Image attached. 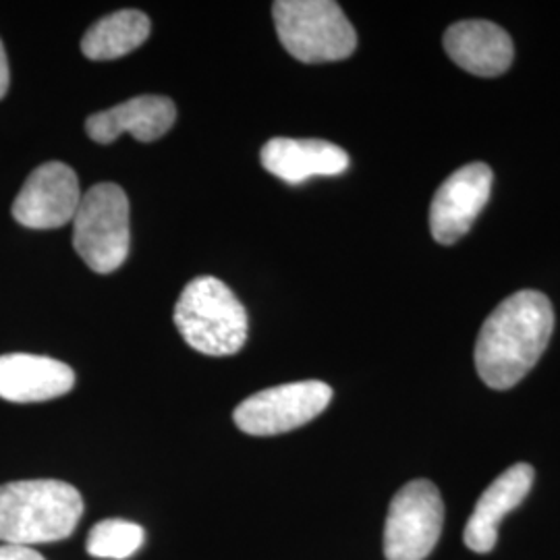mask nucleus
<instances>
[{
  "label": "nucleus",
  "mask_w": 560,
  "mask_h": 560,
  "mask_svg": "<svg viewBox=\"0 0 560 560\" xmlns=\"http://www.w3.org/2000/svg\"><path fill=\"white\" fill-rule=\"evenodd\" d=\"M494 173L483 162L465 164L442 183L430 208V231L441 245L467 235L492 194Z\"/></svg>",
  "instance_id": "nucleus-9"
},
{
  "label": "nucleus",
  "mask_w": 560,
  "mask_h": 560,
  "mask_svg": "<svg viewBox=\"0 0 560 560\" xmlns=\"http://www.w3.org/2000/svg\"><path fill=\"white\" fill-rule=\"evenodd\" d=\"M444 50L455 65L478 78H499L515 57L511 36L492 21H459L444 34Z\"/></svg>",
  "instance_id": "nucleus-10"
},
{
  "label": "nucleus",
  "mask_w": 560,
  "mask_h": 560,
  "mask_svg": "<svg viewBox=\"0 0 560 560\" xmlns=\"http://www.w3.org/2000/svg\"><path fill=\"white\" fill-rule=\"evenodd\" d=\"M150 18L136 9L117 11L96 21L81 40V52L92 60H115L133 52L148 40Z\"/></svg>",
  "instance_id": "nucleus-15"
},
{
  "label": "nucleus",
  "mask_w": 560,
  "mask_h": 560,
  "mask_svg": "<svg viewBox=\"0 0 560 560\" xmlns=\"http://www.w3.org/2000/svg\"><path fill=\"white\" fill-rule=\"evenodd\" d=\"M0 560H46L36 550L27 548V546H13V544H4L0 546Z\"/></svg>",
  "instance_id": "nucleus-17"
},
{
  "label": "nucleus",
  "mask_w": 560,
  "mask_h": 560,
  "mask_svg": "<svg viewBox=\"0 0 560 560\" xmlns=\"http://www.w3.org/2000/svg\"><path fill=\"white\" fill-rule=\"evenodd\" d=\"M83 515L78 488L60 480L0 486V541L34 546L67 540Z\"/></svg>",
  "instance_id": "nucleus-2"
},
{
  "label": "nucleus",
  "mask_w": 560,
  "mask_h": 560,
  "mask_svg": "<svg viewBox=\"0 0 560 560\" xmlns=\"http://www.w3.org/2000/svg\"><path fill=\"white\" fill-rule=\"evenodd\" d=\"M177 120V106L166 96H138L85 120L88 136L98 143H113L120 133L138 141H154L171 131Z\"/></svg>",
  "instance_id": "nucleus-14"
},
{
  "label": "nucleus",
  "mask_w": 560,
  "mask_h": 560,
  "mask_svg": "<svg viewBox=\"0 0 560 560\" xmlns=\"http://www.w3.org/2000/svg\"><path fill=\"white\" fill-rule=\"evenodd\" d=\"M272 18L280 44L293 59L318 65L349 59L358 34L332 0H277Z\"/></svg>",
  "instance_id": "nucleus-4"
},
{
  "label": "nucleus",
  "mask_w": 560,
  "mask_h": 560,
  "mask_svg": "<svg viewBox=\"0 0 560 560\" xmlns=\"http://www.w3.org/2000/svg\"><path fill=\"white\" fill-rule=\"evenodd\" d=\"M534 478L536 471L532 465L517 463L486 488L465 525L463 540L469 550L486 555L497 546L501 521L525 501L534 486Z\"/></svg>",
  "instance_id": "nucleus-11"
},
{
  "label": "nucleus",
  "mask_w": 560,
  "mask_h": 560,
  "mask_svg": "<svg viewBox=\"0 0 560 560\" xmlns=\"http://www.w3.org/2000/svg\"><path fill=\"white\" fill-rule=\"evenodd\" d=\"M183 340L210 358L240 353L247 340V312L235 293L214 277L191 280L175 305Z\"/></svg>",
  "instance_id": "nucleus-3"
},
{
  "label": "nucleus",
  "mask_w": 560,
  "mask_h": 560,
  "mask_svg": "<svg viewBox=\"0 0 560 560\" xmlns=\"http://www.w3.org/2000/svg\"><path fill=\"white\" fill-rule=\"evenodd\" d=\"M9 83H11V73H9V60H7V52H4V46L0 42V98H4L7 90H9Z\"/></svg>",
  "instance_id": "nucleus-18"
},
{
  "label": "nucleus",
  "mask_w": 560,
  "mask_h": 560,
  "mask_svg": "<svg viewBox=\"0 0 560 560\" xmlns=\"http://www.w3.org/2000/svg\"><path fill=\"white\" fill-rule=\"evenodd\" d=\"M129 200L115 183H101L81 196L73 219V247L94 272L110 275L129 256Z\"/></svg>",
  "instance_id": "nucleus-5"
},
{
  "label": "nucleus",
  "mask_w": 560,
  "mask_h": 560,
  "mask_svg": "<svg viewBox=\"0 0 560 560\" xmlns=\"http://www.w3.org/2000/svg\"><path fill=\"white\" fill-rule=\"evenodd\" d=\"M75 386V372L59 360L9 353L0 355V399L42 402L67 395Z\"/></svg>",
  "instance_id": "nucleus-13"
},
{
  "label": "nucleus",
  "mask_w": 560,
  "mask_h": 560,
  "mask_svg": "<svg viewBox=\"0 0 560 560\" xmlns=\"http://www.w3.org/2000/svg\"><path fill=\"white\" fill-rule=\"evenodd\" d=\"M80 180L65 162L38 166L13 201V219L27 229H60L75 219L81 201Z\"/></svg>",
  "instance_id": "nucleus-8"
},
{
  "label": "nucleus",
  "mask_w": 560,
  "mask_h": 560,
  "mask_svg": "<svg viewBox=\"0 0 560 560\" xmlns=\"http://www.w3.org/2000/svg\"><path fill=\"white\" fill-rule=\"evenodd\" d=\"M444 502L428 480L405 483L390 502L384 527L386 560H423L441 540Z\"/></svg>",
  "instance_id": "nucleus-6"
},
{
  "label": "nucleus",
  "mask_w": 560,
  "mask_h": 560,
  "mask_svg": "<svg viewBox=\"0 0 560 560\" xmlns=\"http://www.w3.org/2000/svg\"><path fill=\"white\" fill-rule=\"evenodd\" d=\"M555 310L540 291H517L486 318L476 340V368L494 390L520 384L546 351Z\"/></svg>",
  "instance_id": "nucleus-1"
},
{
  "label": "nucleus",
  "mask_w": 560,
  "mask_h": 560,
  "mask_svg": "<svg viewBox=\"0 0 560 560\" xmlns=\"http://www.w3.org/2000/svg\"><path fill=\"white\" fill-rule=\"evenodd\" d=\"M261 166L289 185H301L312 177H337L349 168V154L324 140L272 138L261 148Z\"/></svg>",
  "instance_id": "nucleus-12"
},
{
  "label": "nucleus",
  "mask_w": 560,
  "mask_h": 560,
  "mask_svg": "<svg viewBox=\"0 0 560 560\" xmlns=\"http://www.w3.org/2000/svg\"><path fill=\"white\" fill-rule=\"evenodd\" d=\"M141 544H143V529L138 523L106 520L92 527L85 548L96 559L125 560L136 555Z\"/></svg>",
  "instance_id": "nucleus-16"
},
{
  "label": "nucleus",
  "mask_w": 560,
  "mask_h": 560,
  "mask_svg": "<svg viewBox=\"0 0 560 560\" xmlns=\"http://www.w3.org/2000/svg\"><path fill=\"white\" fill-rule=\"evenodd\" d=\"M330 400L332 388L326 382L280 384L243 400L233 420L249 436H277L316 420Z\"/></svg>",
  "instance_id": "nucleus-7"
}]
</instances>
